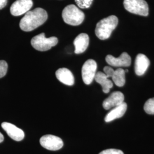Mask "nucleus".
<instances>
[{
    "label": "nucleus",
    "instance_id": "nucleus-23",
    "mask_svg": "<svg viewBox=\"0 0 154 154\" xmlns=\"http://www.w3.org/2000/svg\"><path fill=\"white\" fill-rule=\"evenodd\" d=\"M7 2H8L7 0H0V9H2L4 7H5L7 4Z\"/></svg>",
    "mask_w": 154,
    "mask_h": 154
},
{
    "label": "nucleus",
    "instance_id": "nucleus-7",
    "mask_svg": "<svg viewBox=\"0 0 154 154\" xmlns=\"http://www.w3.org/2000/svg\"><path fill=\"white\" fill-rule=\"evenodd\" d=\"M41 145L48 150L57 151L62 149L63 143L61 138L53 135H46L40 139Z\"/></svg>",
    "mask_w": 154,
    "mask_h": 154
},
{
    "label": "nucleus",
    "instance_id": "nucleus-1",
    "mask_svg": "<svg viewBox=\"0 0 154 154\" xmlns=\"http://www.w3.org/2000/svg\"><path fill=\"white\" fill-rule=\"evenodd\" d=\"M48 19V13L42 8H37L27 12L20 22V27L25 32H30L44 24Z\"/></svg>",
    "mask_w": 154,
    "mask_h": 154
},
{
    "label": "nucleus",
    "instance_id": "nucleus-8",
    "mask_svg": "<svg viewBox=\"0 0 154 154\" xmlns=\"http://www.w3.org/2000/svg\"><path fill=\"white\" fill-rule=\"evenodd\" d=\"M32 6V0H17L11 5V13L14 16H19L30 11Z\"/></svg>",
    "mask_w": 154,
    "mask_h": 154
},
{
    "label": "nucleus",
    "instance_id": "nucleus-4",
    "mask_svg": "<svg viewBox=\"0 0 154 154\" xmlns=\"http://www.w3.org/2000/svg\"><path fill=\"white\" fill-rule=\"evenodd\" d=\"M58 42V39L55 37L46 38L44 33L34 37L31 40L33 48L38 51H45L55 46Z\"/></svg>",
    "mask_w": 154,
    "mask_h": 154
},
{
    "label": "nucleus",
    "instance_id": "nucleus-22",
    "mask_svg": "<svg viewBox=\"0 0 154 154\" xmlns=\"http://www.w3.org/2000/svg\"><path fill=\"white\" fill-rule=\"evenodd\" d=\"M103 71H104V73L106 74V75L109 78L110 77H112L115 70L111 67L105 66L103 69Z\"/></svg>",
    "mask_w": 154,
    "mask_h": 154
},
{
    "label": "nucleus",
    "instance_id": "nucleus-15",
    "mask_svg": "<svg viewBox=\"0 0 154 154\" xmlns=\"http://www.w3.org/2000/svg\"><path fill=\"white\" fill-rule=\"evenodd\" d=\"M127 109L126 103L123 102L122 104L114 107L105 116L106 122H110L116 119L120 118L124 116Z\"/></svg>",
    "mask_w": 154,
    "mask_h": 154
},
{
    "label": "nucleus",
    "instance_id": "nucleus-12",
    "mask_svg": "<svg viewBox=\"0 0 154 154\" xmlns=\"http://www.w3.org/2000/svg\"><path fill=\"white\" fill-rule=\"evenodd\" d=\"M149 58L143 54H139L135 62V72L139 76L143 75L149 66Z\"/></svg>",
    "mask_w": 154,
    "mask_h": 154
},
{
    "label": "nucleus",
    "instance_id": "nucleus-20",
    "mask_svg": "<svg viewBox=\"0 0 154 154\" xmlns=\"http://www.w3.org/2000/svg\"><path fill=\"white\" fill-rule=\"evenodd\" d=\"M8 63L3 60L0 61V78L4 77L8 71Z\"/></svg>",
    "mask_w": 154,
    "mask_h": 154
},
{
    "label": "nucleus",
    "instance_id": "nucleus-17",
    "mask_svg": "<svg viewBox=\"0 0 154 154\" xmlns=\"http://www.w3.org/2000/svg\"><path fill=\"white\" fill-rule=\"evenodd\" d=\"M125 70L119 68L114 71L112 76V79L114 83L118 87H122L125 85L126 82Z\"/></svg>",
    "mask_w": 154,
    "mask_h": 154
},
{
    "label": "nucleus",
    "instance_id": "nucleus-19",
    "mask_svg": "<svg viewBox=\"0 0 154 154\" xmlns=\"http://www.w3.org/2000/svg\"><path fill=\"white\" fill-rule=\"evenodd\" d=\"M93 0H75L77 5L81 9H87L91 5Z\"/></svg>",
    "mask_w": 154,
    "mask_h": 154
},
{
    "label": "nucleus",
    "instance_id": "nucleus-5",
    "mask_svg": "<svg viewBox=\"0 0 154 154\" xmlns=\"http://www.w3.org/2000/svg\"><path fill=\"white\" fill-rule=\"evenodd\" d=\"M125 9L131 13L142 16L149 14V5L145 0H124Z\"/></svg>",
    "mask_w": 154,
    "mask_h": 154
},
{
    "label": "nucleus",
    "instance_id": "nucleus-16",
    "mask_svg": "<svg viewBox=\"0 0 154 154\" xmlns=\"http://www.w3.org/2000/svg\"><path fill=\"white\" fill-rule=\"evenodd\" d=\"M94 79L97 82L102 86V90L105 93H108L110 89L113 87V83L104 72H97Z\"/></svg>",
    "mask_w": 154,
    "mask_h": 154
},
{
    "label": "nucleus",
    "instance_id": "nucleus-2",
    "mask_svg": "<svg viewBox=\"0 0 154 154\" xmlns=\"http://www.w3.org/2000/svg\"><path fill=\"white\" fill-rule=\"evenodd\" d=\"M118 24V18L116 16H111L100 20L97 24L95 34L98 38L105 40L109 38Z\"/></svg>",
    "mask_w": 154,
    "mask_h": 154
},
{
    "label": "nucleus",
    "instance_id": "nucleus-18",
    "mask_svg": "<svg viewBox=\"0 0 154 154\" xmlns=\"http://www.w3.org/2000/svg\"><path fill=\"white\" fill-rule=\"evenodd\" d=\"M144 110L149 114H154V98L148 99L144 106Z\"/></svg>",
    "mask_w": 154,
    "mask_h": 154
},
{
    "label": "nucleus",
    "instance_id": "nucleus-11",
    "mask_svg": "<svg viewBox=\"0 0 154 154\" xmlns=\"http://www.w3.org/2000/svg\"><path fill=\"white\" fill-rule=\"evenodd\" d=\"M124 95L121 91H115L105 99L103 102V107L105 110L114 108L124 102Z\"/></svg>",
    "mask_w": 154,
    "mask_h": 154
},
{
    "label": "nucleus",
    "instance_id": "nucleus-6",
    "mask_svg": "<svg viewBox=\"0 0 154 154\" xmlns=\"http://www.w3.org/2000/svg\"><path fill=\"white\" fill-rule=\"evenodd\" d=\"M97 69L96 62L90 59L86 61L82 68V76L83 82L86 85L91 84L93 81Z\"/></svg>",
    "mask_w": 154,
    "mask_h": 154
},
{
    "label": "nucleus",
    "instance_id": "nucleus-10",
    "mask_svg": "<svg viewBox=\"0 0 154 154\" xmlns=\"http://www.w3.org/2000/svg\"><path fill=\"white\" fill-rule=\"evenodd\" d=\"M1 127L9 137L16 141H21L25 137L23 131L11 123L3 122L1 124Z\"/></svg>",
    "mask_w": 154,
    "mask_h": 154
},
{
    "label": "nucleus",
    "instance_id": "nucleus-3",
    "mask_svg": "<svg viewBox=\"0 0 154 154\" xmlns=\"http://www.w3.org/2000/svg\"><path fill=\"white\" fill-rule=\"evenodd\" d=\"M62 16L65 22L72 26L79 25L85 19L83 12L74 5H69L65 7Z\"/></svg>",
    "mask_w": 154,
    "mask_h": 154
},
{
    "label": "nucleus",
    "instance_id": "nucleus-21",
    "mask_svg": "<svg viewBox=\"0 0 154 154\" xmlns=\"http://www.w3.org/2000/svg\"><path fill=\"white\" fill-rule=\"evenodd\" d=\"M99 154H124V153L120 149H111L102 151Z\"/></svg>",
    "mask_w": 154,
    "mask_h": 154
},
{
    "label": "nucleus",
    "instance_id": "nucleus-14",
    "mask_svg": "<svg viewBox=\"0 0 154 154\" xmlns=\"http://www.w3.org/2000/svg\"><path fill=\"white\" fill-rule=\"evenodd\" d=\"M55 75L61 82L66 85L72 86L74 84V75L71 71L68 69H59L55 72Z\"/></svg>",
    "mask_w": 154,
    "mask_h": 154
},
{
    "label": "nucleus",
    "instance_id": "nucleus-9",
    "mask_svg": "<svg viewBox=\"0 0 154 154\" xmlns=\"http://www.w3.org/2000/svg\"><path fill=\"white\" fill-rule=\"evenodd\" d=\"M106 61L110 66L128 67L131 65V59L130 55L126 52H124L118 58H116L112 55H107L106 57Z\"/></svg>",
    "mask_w": 154,
    "mask_h": 154
},
{
    "label": "nucleus",
    "instance_id": "nucleus-13",
    "mask_svg": "<svg viewBox=\"0 0 154 154\" xmlns=\"http://www.w3.org/2000/svg\"><path fill=\"white\" fill-rule=\"evenodd\" d=\"M89 44V37L86 33L79 34L74 41L75 53L81 54L86 51Z\"/></svg>",
    "mask_w": 154,
    "mask_h": 154
},
{
    "label": "nucleus",
    "instance_id": "nucleus-24",
    "mask_svg": "<svg viewBox=\"0 0 154 154\" xmlns=\"http://www.w3.org/2000/svg\"><path fill=\"white\" fill-rule=\"evenodd\" d=\"M4 135H3L0 132V143L4 141Z\"/></svg>",
    "mask_w": 154,
    "mask_h": 154
}]
</instances>
